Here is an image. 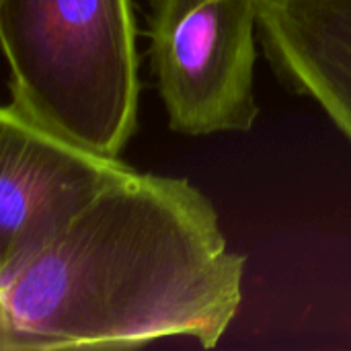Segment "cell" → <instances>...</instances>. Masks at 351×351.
<instances>
[{"instance_id": "obj_4", "label": "cell", "mask_w": 351, "mask_h": 351, "mask_svg": "<svg viewBox=\"0 0 351 351\" xmlns=\"http://www.w3.org/2000/svg\"><path fill=\"white\" fill-rule=\"evenodd\" d=\"M136 169L53 132L16 103L0 111V269L43 247Z\"/></svg>"}, {"instance_id": "obj_5", "label": "cell", "mask_w": 351, "mask_h": 351, "mask_svg": "<svg viewBox=\"0 0 351 351\" xmlns=\"http://www.w3.org/2000/svg\"><path fill=\"white\" fill-rule=\"evenodd\" d=\"M259 35L278 74L351 140V0H257Z\"/></svg>"}, {"instance_id": "obj_1", "label": "cell", "mask_w": 351, "mask_h": 351, "mask_svg": "<svg viewBox=\"0 0 351 351\" xmlns=\"http://www.w3.org/2000/svg\"><path fill=\"white\" fill-rule=\"evenodd\" d=\"M247 257L185 177L136 171L27 259L0 269V350H212L243 302Z\"/></svg>"}, {"instance_id": "obj_2", "label": "cell", "mask_w": 351, "mask_h": 351, "mask_svg": "<svg viewBox=\"0 0 351 351\" xmlns=\"http://www.w3.org/2000/svg\"><path fill=\"white\" fill-rule=\"evenodd\" d=\"M0 39L12 103L97 152H123L140 103L132 0H0Z\"/></svg>"}, {"instance_id": "obj_3", "label": "cell", "mask_w": 351, "mask_h": 351, "mask_svg": "<svg viewBox=\"0 0 351 351\" xmlns=\"http://www.w3.org/2000/svg\"><path fill=\"white\" fill-rule=\"evenodd\" d=\"M257 0H150V64L173 132H249L257 117Z\"/></svg>"}]
</instances>
